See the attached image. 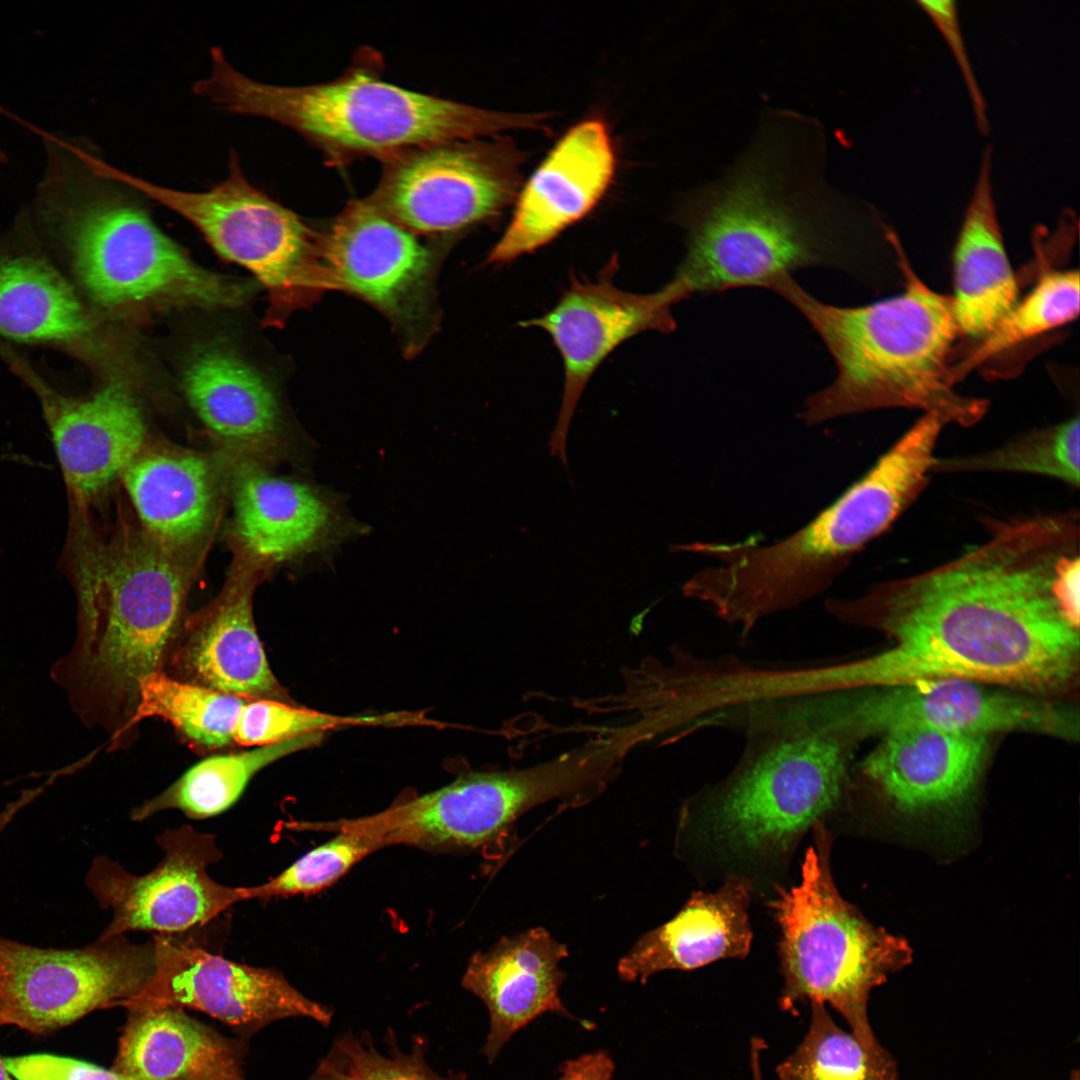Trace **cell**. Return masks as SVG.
<instances>
[{
	"label": "cell",
	"mask_w": 1080,
	"mask_h": 1080,
	"mask_svg": "<svg viewBox=\"0 0 1080 1080\" xmlns=\"http://www.w3.org/2000/svg\"><path fill=\"white\" fill-rule=\"evenodd\" d=\"M1079 514L1000 522L958 557L884 581L853 598H827L841 624L890 640L851 657L855 688L966 679L1057 699L1078 686L1079 624L1060 604L1056 578L1079 552Z\"/></svg>",
	"instance_id": "obj_1"
},
{
	"label": "cell",
	"mask_w": 1080,
	"mask_h": 1080,
	"mask_svg": "<svg viewBox=\"0 0 1080 1080\" xmlns=\"http://www.w3.org/2000/svg\"><path fill=\"white\" fill-rule=\"evenodd\" d=\"M791 122L789 130L766 128L685 205L686 254L674 277L690 295L769 289L808 267L864 274L866 222L818 177Z\"/></svg>",
	"instance_id": "obj_2"
},
{
	"label": "cell",
	"mask_w": 1080,
	"mask_h": 1080,
	"mask_svg": "<svg viewBox=\"0 0 1080 1080\" xmlns=\"http://www.w3.org/2000/svg\"><path fill=\"white\" fill-rule=\"evenodd\" d=\"M64 559L77 603L72 648L50 669L74 714L108 736V751L135 738L139 686L164 672L185 619L193 568L140 528L104 535L72 505Z\"/></svg>",
	"instance_id": "obj_3"
},
{
	"label": "cell",
	"mask_w": 1080,
	"mask_h": 1080,
	"mask_svg": "<svg viewBox=\"0 0 1080 1080\" xmlns=\"http://www.w3.org/2000/svg\"><path fill=\"white\" fill-rule=\"evenodd\" d=\"M46 166L22 208L42 247L105 320L170 308H234L252 285L207 270L154 223L140 194L77 138L46 134Z\"/></svg>",
	"instance_id": "obj_4"
},
{
	"label": "cell",
	"mask_w": 1080,
	"mask_h": 1080,
	"mask_svg": "<svg viewBox=\"0 0 1080 1080\" xmlns=\"http://www.w3.org/2000/svg\"><path fill=\"white\" fill-rule=\"evenodd\" d=\"M942 429L934 417L921 416L837 500L775 543L759 545L751 539L670 546V552L699 553L718 562L688 579L683 595L737 627L742 641L766 617L819 596L923 492Z\"/></svg>",
	"instance_id": "obj_5"
},
{
	"label": "cell",
	"mask_w": 1080,
	"mask_h": 1080,
	"mask_svg": "<svg viewBox=\"0 0 1080 1080\" xmlns=\"http://www.w3.org/2000/svg\"><path fill=\"white\" fill-rule=\"evenodd\" d=\"M887 240L904 280L897 295L839 307L814 298L790 275L770 287L806 318L837 368L834 381L805 401L800 419L817 425L867 411L907 408L935 414L946 425L970 427L985 416L989 402L960 394L948 379L960 335L951 298L919 278L893 231Z\"/></svg>",
	"instance_id": "obj_6"
},
{
	"label": "cell",
	"mask_w": 1080,
	"mask_h": 1080,
	"mask_svg": "<svg viewBox=\"0 0 1080 1080\" xmlns=\"http://www.w3.org/2000/svg\"><path fill=\"white\" fill-rule=\"evenodd\" d=\"M849 703L848 692L788 701L739 724L738 761L700 798L724 843L743 853L783 851L839 807L864 740Z\"/></svg>",
	"instance_id": "obj_7"
},
{
	"label": "cell",
	"mask_w": 1080,
	"mask_h": 1080,
	"mask_svg": "<svg viewBox=\"0 0 1080 1080\" xmlns=\"http://www.w3.org/2000/svg\"><path fill=\"white\" fill-rule=\"evenodd\" d=\"M211 73L194 94L232 114L261 117L293 129L336 161L382 160L433 143L538 128L543 114L485 110L404 89L352 70L306 86L256 81L238 71L220 47L210 49Z\"/></svg>",
	"instance_id": "obj_8"
},
{
	"label": "cell",
	"mask_w": 1080,
	"mask_h": 1080,
	"mask_svg": "<svg viewBox=\"0 0 1080 1080\" xmlns=\"http://www.w3.org/2000/svg\"><path fill=\"white\" fill-rule=\"evenodd\" d=\"M828 835L817 826L801 880L771 903L780 928L783 988L779 1006L793 1013L809 1001L829 1004L871 1052L885 1049L868 1019L870 992L911 959L906 942L874 927L839 894Z\"/></svg>",
	"instance_id": "obj_9"
},
{
	"label": "cell",
	"mask_w": 1080,
	"mask_h": 1080,
	"mask_svg": "<svg viewBox=\"0 0 1080 1080\" xmlns=\"http://www.w3.org/2000/svg\"><path fill=\"white\" fill-rule=\"evenodd\" d=\"M228 174L205 191L157 185L107 164L113 179L190 222L223 258L247 269L267 293L266 326H280L295 309L329 288L320 239L291 210L254 186L239 155Z\"/></svg>",
	"instance_id": "obj_10"
},
{
	"label": "cell",
	"mask_w": 1080,
	"mask_h": 1080,
	"mask_svg": "<svg viewBox=\"0 0 1080 1080\" xmlns=\"http://www.w3.org/2000/svg\"><path fill=\"white\" fill-rule=\"evenodd\" d=\"M155 969L153 939L125 935L79 948H43L0 935V1025L34 1034L68 1026L136 996Z\"/></svg>",
	"instance_id": "obj_11"
},
{
	"label": "cell",
	"mask_w": 1080,
	"mask_h": 1080,
	"mask_svg": "<svg viewBox=\"0 0 1080 1080\" xmlns=\"http://www.w3.org/2000/svg\"><path fill=\"white\" fill-rule=\"evenodd\" d=\"M383 161L367 200L414 234L454 232L496 216L520 191L522 155L504 138L438 142Z\"/></svg>",
	"instance_id": "obj_12"
},
{
	"label": "cell",
	"mask_w": 1080,
	"mask_h": 1080,
	"mask_svg": "<svg viewBox=\"0 0 1080 1080\" xmlns=\"http://www.w3.org/2000/svg\"><path fill=\"white\" fill-rule=\"evenodd\" d=\"M157 843L163 857L143 875L132 874L107 856L93 859L86 887L98 905L112 913L98 938L133 931L180 934L246 900L244 887L220 884L208 873L223 857L215 835L182 825L161 833Z\"/></svg>",
	"instance_id": "obj_13"
},
{
	"label": "cell",
	"mask_w": 1080,
	"mask_h": 1080,
	"mask_svg": "<svg viewBox=\"0 0 1080 1080\" xmlns=\"http://www.w3.org/2000/svg\"><path fill=\"white\" fill-rule=\"evenodd\" d=\"M330 288L356 294L382 311L403 335L406 350L424 344L435 323L436 256L415 234L368 200H357L320 240Z\"/></svg>",
	"instance_id": "obj_14"
},
{
	"label": "cell",
	"mask_w": 1080,
	"mask_h": 1080,
	"mask_svg": "<svg viewBox=\"0 0 1080 1080\" xmlns=\"http://www.w3.org/2000/svg\"><path fill=\"white\" fill-rule=\"evenodd\" d=\"M149 982L119 1007L190 1008L223 1022L246 1039L267 1025L302 1017L329 1026L333 1010L303 995L277 970L234 962L191 940L155 935Z\"/></svg>",
	"instance_id": "obj_15"
},
{
	"label": "cell",
	"mask_w": 1080,
	"mask_h": 1080,
	"mask_svg": "<svg viewBox=\"0 0 1080 1080\" xmlns=\"http://www.w3.org/2000/svg\"><path fill=\"white\" fill-rule=\"evenodd\" d=\"M0 360L36 396L71 502L87 509L145 446L146 423L132 390L122 377H114L89 396H70L1 338Z\"/></svg>",
	"instance_id": "obj_16"
},
{
	"label": "cell",
	"mask_w": 1080,
	"mask_h": 1080,
	"mask_svg": "<svg viewBox=\"0 0 1080 1080\" xmlns=\"http://www.w3.org/2000/svg\"><path fill=\"white\" fill-rule=\"evenodd\" d=\"M0 338L54 349L118 376L115 338L42 247L24 213L0 234Z\"/></svg>",
	"instance_id": "obj_17"
},
{
	"label": "cell",
	"mask_w": 1080,
	"mask_h": 1080,
	"mask_svg": "<svg viewBox=\"0 0 1080 1080\" xmlns=\"http://www.w3.org/2000/svg\"><path fill=\"white\" fill-rule=\"evenodd\" d=\"M854 709L866 738L908 726L984 736L1029 732L1069 741L1079 736V714L1070 705L966 679L861 689Z\"/></svg>",
	"instance_id": "obj_18"
},
{
	"label": "cell",
	"mask_w": 1080,
	"mask_h": 1080,
	"mask_svg": "<svg viewBox=\"0 0 1080 1080\" xmlns=\"http://www.w3.org/2000/svg\"><path fill=\"white\" fill-rule=\"evenodd\" d=\"M690 295L674 277L656 292L636 294L610 278L574 279L559 302L521 326L538 327L551 337L564 365V390L558 420L548 443L550 454L568 469L566 442L571 419L589 379L620 344L644 331L670 333L672 307Z\"/></svg>",
	"instance_id": "obj_19"
},
{
	"label": "cell",
	"mask_w": 1080,
	"mask_h": 1080,
	"mask_svg": "<svg viewBox=\"0 0 1080 1080\" xmlns=\"http://www.w3.org/2000/svg\"><path fill=\"white\" fill-rule=\"evenodd\" d=\"M265 572L239 554L216 598L185 617L164 673L244 699L289 703L269 667L253 620V595Z\"/></svg>",
	"instance_id": "obj_20"
},
{
	"label": "cell",
	"mask_w": 1080,
	"mask_h": 1080,
	"mask_svg": "<svg viewBox=\"0 0 1080 1080\" xmlns=\"http://www.w3.org/2000/svg\"><path fill=\"white\" fill-rule=\"evenodd\" d=\"M232 496L239 553L265 571L325 555L359 531L327 489L273 475L250 461L236 468Z\"/></svg>",
	"instance_id": "obj_21"
},
{
	"label": "cell",
	"mask_w": 1080,
	"mask_h": 1080,
	"mask_svg": "<svg viewBox=\"0 0 1080 1080\" xmlns=\"http://www.w3.org/2000/svg\"><path fill=\"white\" fill-rule=\"evenodd\" d=\"M615 151L606 124H576L558 141L519 191L512 218L489 254L507 263L548 244L585 217L608 189Z\"/></svg>",
	"instance_id": "obj_22"
},
{
	"label": "cell",
	"mask_w": 1080,
	"mask_h": 1080,
	"mask_svg": "<svg viewBox=\"0 0 1080 1080\" xmlns=\"http://www.w3.org/2000/svg\"><path fill=\"white\" fill-rule=\"evenodd\" d=\"M513 794L502 771L471 772L435 791L375 815L327 823L362 833L380 848L474 850L509 838Z\"/></svg>",
	"instance_id": "obj_23"
},
{
	"label": "cell",
	"mask_w": 1080,
	"mask_h": 1080,
	"mask_svg": "<svg viewBox=\"0 0 1080 1080\" xmlns=\"http://www.w3.org/2000/svg\"><path fill=\"white\" fill-rule=\"evenodd\" d=\"M567 956L566 946L540 927L504 937L472 956L462 986L488 1011L489 1028L480 1053L489 1064L517 1031L545 1013L594 1028L592 1022L570 1013L559 995L567 976L559 964Z\"/></svg>",
	"instance_id": "obj_24"
},
{
	"label": "cell",
	"mask_w": 1080,
	"mask_h": 1080,
	"mask_svg": "<svg viewBox=\"0 0 1080 1080\" xmlns=\"http://www.w3.org/2000/svg\"><path fill=\"white\" fill-rule=\"evenodd\" d=\"M859 763L860 775L904 811L953 804L975 786L988 736L925 726L893 729Z\"/></svg>",
	"instance_id": "obj_25"
},
{
	"label": "cell",
	"mask_w": 1080,
	"mask_h": 1080,
	"mask_svg": "<svg viewBox=\"0 0 1080 1080\" xmlns=\"http://www.w3.org/2000/svg\"><path fill=\"white\" fill-rule=\"evenodd\" d=\"M141 529L184 558L213 528L219 486L211 461L194 451L143 448L120 477Z\"/></svg>",
	"instance_id": "obj_26"
},
{
	"label": "cell",
	"mask_w": 1080,
	"mask_h": 1080,
	"mask_svg": "<svg viewBox=\"0 0 1080 1080\" xmlns=\"http://www.w3.org/2000/svg\"><path fill=\"white\" fill-rule=\"evenodd\" d=\"M750 884L733 877L714 892L694 893L668 922L647 932L618 963L625 982L645 984L664 970H693L750 950Z\"/></svg>",
	"instance_id": "obj_27"
},
{
	"label": "cell",
	"mask_w": 1080,
	"mask_h": 1080,
	"mask_svg": "<svg viewBox=\"0 0 1080 1080\" xmlns=\"http://www.w3.org/2000/svg\"><path fill=\"white\" fill-rule=\"evenodd\" d=\"M112 1069L147 1080H246L243 1038L226 1037L183 1009H127Z\"/></svg>",
	"instance_id": "obj_28"
},
{
	"label": "cell",
	"mask_w": 1080,
	"mask_h": 1080,
	"mask_svg": "<svg viewBox=\"0 0 1080 1080\" xmlns=\"http://www.w3.org/2000/svg\"><path fill=\"white\" fill-rule=\"evenodd\" d=\"M181 385L195 414L222 441L256 450L280 441L283 418L275 391L232 348L206 343L191 351Z\"/></svg>",
	"instance_id": "obj_29"
},
{
	"label": "cell",
	"mask_w": 1080,
	"mask_h": 1080,
	"mask_svg": "<svg viewBox=\"0 0 1080 1080\" xmlns=\"http://www.w3.org/2000/svg\"><path fill=\"white\" fill-rule=\"evenodd\" d=\"M992 148L982 155L952 255L953 314L960 335L979 340L1019 299L991 182Z\"/></svg>",
	"instance_id": "obj_30"
},
{
	"label": "cell",
	"mask_w": 1080,
	"mask_h": 1080,
	"mask_svg": "<svg viewBox=\"0 0 1080 1080\" xmlns=\"http://www.w3.org/2000/svg\"><path fill=\"white\" fill-rule=\"evenodd\" d=\"M324 732H314L252 750L215 755L198 762L163 792L132 811L143 821L164 810H179L191 819L221 814L241 796L251 778L278 759L316 745Z\"/></svg>",
	"instance_id": "obj_31"
},
{
	"label": "cell",
	"mask_w": 1080,
	"mask_h": 1080,
	"mask_svg": "<svg viewBox=\"0 0 1080 1080\" xmlns=\"http://www.w3.org/2000/svg\"><path fill=\"white\" fill-rule=\"evenodd\" d=\"M247 699L174 679L164 672L146 676L139 686V700L130 731L137 736L139 724L148 718L169 722L198 750L213 751L234 744L233 731Z\"/></svg>",
	"instance_id": "obj_32"
},
{
	"label": "cell",
	"mask_w": 1080,
	"mask_h": 1080,
	"mask_svg": "<svg viewBox=\"0 0 1080 1080\" xmlns=\"http://www.w3.org/2000/svg\"><path fill=\"white\" fill-rule=\"evenodd\" d=\"M1079 315V271L1048 270L1018 299L999 323L959 360L953 361L952 385L1007 350L1074 321Z\"/></svg>",
	"instance_id": "obj_33"
},
{
	"label": "cell",
	"mask_w": 1080,
	"mask_h": 1080,
	"mask_svg": "<svg viewBox=\"0 0 1080 1080\" xmlns=\"http://www.w3.org/2000/svg\"><path fill=\"white\" fill-rule=\"evenodd\" d=\"M810 1005L807 1033L776 1067L779 1080H899L897 1063L886 1049L868 1051L836 1025L825 1004Z\"/></svg>",
	"instance_id": "obj_34"
},
{
	"label": "cell",
	"mask_w": 1080,
	"mask_h": 1080,
	"mask_svg": "<svg viewBox=\"0 0 1080 1080\" xmlns=\"http://www.w3.org/2000/svg\"><path fill=\"white\" fill-rule=\"evenodd\" d=\"M1080 421L1078 413L1049 427L1032 430L976 454L935 457L932 474L1016 472L1044 475L1079 486Z\"/></svg>",
	"instance_id": "obj_35"
},
{
	"label": "cell",
	"mask_w": 1080,
	"mask_h": 1080,
	"mask_svg": "<svg viewBox=\"0 0 1080 1080\" xmlns=\"http://www.w3.org/2000/svg\"><path fill=\"white\" fill-rule=\"evenodd\" d=\"M382 1052L369 1033L339 1035L320 1064L339 1080H467L464 1072L441 1075L427 1061L428 1041L414 1035L409 1052L400 1049L393 1031Z\"/></svg>",
	"instance_id": "obj_36"
},
{
	"label": "cell",
	"mask_w": 1080,
	"mask_h": 1080,
	"mask_svg": "<svg viewBox=\"0 0 1080 1080\" xmlns=\"http://www.w3.org/2000/svg\"><path fill=\"white\" fill-rule=\"evenodd\" d=\"M337 835L312 848L267 882L244 887L245 899L309 895L328 888L358 862L380 849L368 836L339 829Z\"/></svg>",
	"instance_id": "obj_37"
},
{
	"label": "cell",
	"mask_w": 1080,
	"mask_h": 1080,
	"mask_svg": "<svg viewBox=\"0 0 1080 1080\" xmlns=\"http://www.w3.org/2000/svg\"><path fill=\"white\" fill-rule=\"evenodd\" d=\"M399 718L340 717L269 699H247L233 731L234 744L265 746L314 732L354 724H385Z\"/></svg>",
	"instance_id": "obj_38"
},
{
	"label": "cell",
	"mask_w": 1080,
	"mask_h": 1080,
	"mask_svg": "<svg viewBox=\"0 0 1080 1080\" xmlns=\"http://www.w3.org/2000/svg\"><path fill=\"white\" fill-rule=\"evenodd\" d=\"M916 3L930 18L952 52L971 101L977 128L986 134L989 130L987 104L967 53L956 2L919 0Z\"/></svg>",
	"instance_id": "obj_39"
},
{
	"label": "cell",
	"mask_w": 1080,
	"mask_h": 1080,
	"mask_svg": "<svg viewBox=\"0 0 1080 1080\" xmlns=\"http://www.w3.org/2000/svg\"><path fill=\"white\" fill-rule=\"evenodd\" d=\"M16 1080H147L75 1058L39 1053L1 1057Z\"/></svg>",
	"instance_id": "obj_40"
},
{
	"label": "cell",
	"mask_w": 1080,
	"mask_h": 1080,
	"mask_svg": "<svg viewBox=\"0 0 1080 1080\" xmlns=\"http://www.w3.org/2000/svg\"><path fill=\"white\" fill-rule=\"evenodd\" d=\"M615 1064L604 1049L566 1060L559 1067L556 1080H612Z\"/></svg>",
	"instance_id": "obj_41"
},
{
	"label": "cell",
	"mask_w": 1080,
	"mask_h": 1080,
	"mask_svg": "<svg viewBox=\"0 0 1080 1080\" xmlns=\"http://www.w3.org/2000/svg\"><path fill=\"white\" fill-rule=\"evenodd\" d=\"M763 1047L757 1043L751 1045L750 1049V1065L753 1074V1080H763L761 1071V1052Z\"/></svg>",
	"instance_id": "obj_42"
},
{
	"label": "cell",
	"mask_w": 1080,
	"mask_h": 1080,
	"mask_svg": "<svg viewBox=\"0 0 1080 1080\" xmlns=\"http://www.w3.org/2000/svg\"><path fill=\"white\" fill-rule=\"evenodd\" d=\"M306 1080H339V1078L319 1063L314 1072Z\"/></svg>",
	"instance_id": "obj_43"
},
{
	"label": "cell",
	"mask_w": 1080,
	"mask_h": 1080,
	"mask_svg": "<svg viewBox=\"0 0 1080 1080\" xmlns=\"http://www.w3.org/2000/svg\"><path fill=\"white\" fill-rule=\"evenodd\" d=\"M0 1080H16L5 1068L0 1057Z\"/></svg>",
	"instance_id": "obj_44"
},
{
	"label": "cell",
	"mask_w": 1080,
	"mask_h": 1080,
	"mask_svg": "<svg viewBox=\"0 0 1080 1080\" xmlns=\"http://www.w3.org/2000/svg\"><path fill=\"white\" fill-rule=\"evenodd\" d=\"M8 160L4 151L0 148V164L6 163Z\"/></svg>",
	"instance_id": "obj_45"
}]
</instances>
